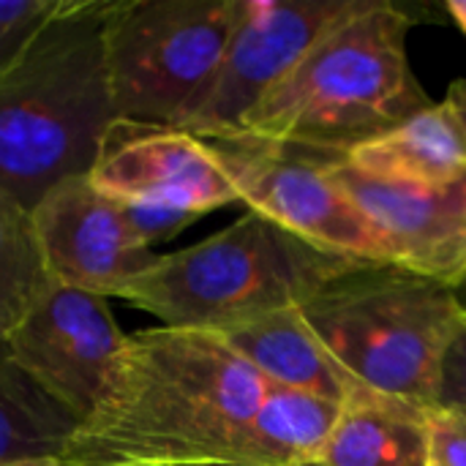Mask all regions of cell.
<instances>
[{
	"label": "cell",
	"instance_id": "obj_9",
	"mask_svg": "<svg viewBox=\"0 0 466 466\" xmlns=\"http://www.w3.org/2000/svg\"><path fill=\"white\" fill-rule=\"evenodd\" d=\"M126 341L106 298L52 281L3 350L35 388L85 423L106 399Z\"/></svg>",
	"mask_w": 466,
	"mask_h": 466
},
{
	"label": "cell",
	"instance_id": "obj_6",
	"mask_svg": "<svg viewBox=\"0 0 466 466\" xmlns=\"http://www.w3.org/2000/svg\"><path fill=\"white\" fill-rule=\"evenodd\" d=\"M240 0H112L104 66L115 117L180 128L210 90Z\"/></svg>",
	"mask_w": 466,
	"mask_h": 466
},
{
	"label": "cell",
	"instance_id": "obj_19",
	"mask_svg": "<svg viewBox=\"0 0 466 466\" xmlns=\"http://www.w3.org/2000/svg\"><path fill=\"white\" fill-rule=\"evenodd\" d=\"M60 5L63 0H0V74Z\"/></svg>",
	"mask_w": 466,
	"mask_h": 466
},
{
	"label": "cell",
	"instance_id": "obj_23",
	"mask_svg": "<svg viewBox=\"0 0 466 466\" xmlns=\"http://www.w3.org/2000/svg\"><path fill=\"white\" fill-rule=\"evenodd\" d=\"M0 466H63L57 456H35V459H16V461H5Z\"/></svg>",
	"mask_w": 466,
	"mask_h": 466
},
{
	"label": "cell",
	"instance_id": "obj_4",
	"mask_svg": "<svg viewBox=\"0 0 466 466\" xmlns=\"http://www.w3.org/2000/svg\"><path fill=\"white\" fill-rule=\"evenodd\" d=\"M374 262L319 248L246 210L197 246L158 257L117 298L161 328L218 333L273 311L300 309L333 279Z\"/></svg>",
	"mask_w": 466,
	"mask_h": 466
},
{
	"label": "cell",
	"instance_id": "obj_13",
	"mask_svg": "<svg viewBox=\"0 0 466 466\" xmlns=\"http://www.w3.org/2000/svg\"><path fill=\"white\" fill-rule=\"evenodd\" d=\"M216 336H221L270 385L300 390L339 407L374 399V393L352 380L325 350V344L303 319L300 309L273 311L259 319L218 330Z\"/></svg>",
	"mask_w": 466,
	"mask_h": 466
},
{
	"label": "cell",
	"instance_id": "obj_14",
	"mask_svg": "<svg viewBox=\"0 0 466 466\" xmlns=\"http://www.w3.org/2000/svg\"><path fill=\"white\" fill-rule=\"evenodd\" d=\"M339 161L377 180L440 186L466 172V139L445 101H434L429 109L358 145Z\"/></svg>",
	"mask_w": 466,
	"mask_h": 466
},
{
	"label": "cell",
	"instance_id": "obj_2",
	"mask_svg": "<svg viewBox=\"0 0 466 466\" xmlns=\"http://www.w3.org/2000/svg\"><path fill=\"white\" fill-rule=\"evenodd\" d=\"M410 25L412 19L393 3L355 0L259 101L238 134L344 158L429 109L434 101L407 52Z\"/></svg>",
	"mask_w": 466,
	"mask_h": 466
},
{
	"label": "cell",
	"instance_id": "obj_15",
	"mask_svg": "<svg viewBox=\"0 0 466 466\" xmlns=\"http://www.w3.org/2000/svg\"><path fill=\"white\" fill-rule=\"evenodd\" d=\"M306 466H431L429 412L385 396L352 401Z\"/></svg>",
	"mask_w": 466,
	"mask_h": 466
},
{
	"label": "cell",
	"instance_id": "obj_7",
	"mask_svg": "<svg viewBox=\"0 0 466 466\" xmlns=\"http://www.w3.org/2000/svg\"><path fill=\"white\" fill-rule=\"evenodd\" d=\"M96 191L117 202L153 248L205 213L240 202L216 150L175 126L115 117L87 172Z\"/></svg>",
	"mask_w": 466,
	"mask_h": 466
},
{
	"label": "cell",
	"instance_id": "obj_16",
	"mask_svg": "<svg viewBox=\"0 0 466 466\" xmlns=\"http://www.w3.org/2000/svg\"><path fill=\"white\" fill-rule=\"evenodd\" d=\"M341 407L300 390L270 385L251 423V466H306L325 448Z\"/></svg>",
	"mask_w": 466,
	"mask_h": 466
},
{
	"label": "cell",
	"instance_id": "obj_8",
	"mask_svg": "<svg viewBox=\"0 0 466 466\" xmlns=\"http://www.w3.org/2000/svg\"><path fill=\"white\" fill-rule=\"evenodd\" d=\"M205 142L216 150L248 210L276 221L319 248L360 262L388 265L363 213L330 177L328 158L270 145L246 134Z\"/></svg>",
	"mask_w": 466,
	"mask_h": 466
},
{
	"label": "cell",
	"instance_id": "obj_21",
	"mask_svg": "<svg viewBox=\"0 0 466 466\" xmlns=\"http://www.w3.org/2000/svg\"><path fill=\"white\" fill-rule=\"evenodd\" d=\"M429 451L431 466H466V420L445 412H429Z\"/></svg>",
	"mask_w": 466,
	"mask_h": 466
},
{
	"label": "cell",
	"instance_id": "obj_5",
	"mask_svg": "<svg viewBox=\"0 0 466 466\" xmlns=\"http://www.w3.org/2000/svg\"><path fill=\"white\" fill-rule=\"evenodd\" d=\"M300 314L366 390L437 410L442 358L466 314L456 289L393 265H363L333 279Z\"/></svg>",
	"mask_w": 466,
	"mask_h": 466
},
{
	"label": "cell",
	"instance_id": "obj_25",
	"mask_svg": "<svg viewBox=\"0 0 466 466\" xmlns=\"http://www.w3.org/2000/svg\"><path fill=\"white\" fill-rule=\"evenodd\" d=\"M456 295H459V300H461V306L466 309V284L461 287V289H456Z\"/></svg>",
	"mask_w": 466,
	"mask_h": 466
},
{
	"label": "cell",
	"instance_id": "obj_12",
	"mask_svg": "<svg viewBox=\"0 0 466 466\" xmlns=\"http://www.w3.org/2000/svg\"><path fill=\"white\" fill-rule=\"evenodd\" d=\"M330 177L371 227L385 262L451 289L466 284V172L440 186L377 180L328 158Z\"/></svg>",
	"mask_w": 466,
	"mask_h": 466
},
{
	"label": "cell",
	"instance_id": "obj_20",
	"mask_svg": "<svg viewBox=\"0 0 466 466\" xmlns=\"http://www.w3.org/2000/svg\"><path fill=\"white\" fill-rule=\"evenodd\" d=\"M437 410L453 412L466 420V314L442 358L440 385H437Z\"/></svg>",
	"mask_w": 466,
	"mask_h": 466
},
{
	"label": "cell",
	"instance_id": "obj_24",
	"mask_svg": "<svg viewBox=\"0 0 466 466\" xmlns=\"http://www.w3.org/2000/svg\"><path fill=\"white\" fill-rule=\"evenodd\" d=\"M448 14L456 19V25L464 30L466 35V0H451V3H448Z\"/></svg>",
	"mask_w": 466,
	"mask_h": 466
},
{
	"label": "cell",
	"instance_id": "obj_17",
	"mask_svg": "<svg viewBox=\"0 0 466 466\" xmlns=\"http://www.w3.org/2000/svg\"><path fill=\"white\" fill-rule=\"evenodd\" d=\"M76 420L35 388L0 344V464L57 456L76 431Z\"/></svg>",
	"mask_w": 466,
	"mask_h": 466
},
{
	"label": "cell",
	"instance_id": "obj_22",
	"mask_svg": "<svg viewBox=\"0 0 466 466\" xmlns=\"http://www.w3.org/2000/svg\"><path fill=\"white\" fill-rule=\"evenodd\" d=\"M445 106L451 109V115L456 117L461 134L466 139V79H456L451 87H448V96H445Z\"/></svg>",
	"mask_w": 466,
	"mask_h": 466
},
{
	"label": "cell",
	"instance_id": "obj_3",
	"mask_svg": "<svg viewBox=\"0 0 466 466\" xmlns=\"http://www.w3.org/2000/svg\"><path fill=\"white\" fill-rule=\"evenodd\" d=\"M112 0H63L0 74V188L27 210L87 175L115 120L104 30Z\"/></svg>",
	"mask_w": 466,
	"mask_h": 466
},
{
	"label": "cell",
	"instance_id": "obj_18",
	"mask_svg": "<svg viewBox=\"0 0 466 466\" xmlns=\"http://www.w3.org/2000/svg\"><path fill=\"white\" fill-rule=\"evenodd\" d=\"M49 284L30 210L0 188V344Z\"/></svg>",
	"mask_w": 466,
	"mask_h": 466
},
{
	"label": "cell",
	"instance_id": "obj_11",
	"mask_svg": "<svg viewBox=\"0 0 466 466\" xmlns=\"http://www.w3.org/2000/svg\"><path fill=\"white\" fill-rule=\"evenodd\" d=\"M30 216L44 268L55 284L117 298L158 259L137 235L123 208L96 191L87 175L52 186Z\"/></svg>",
	"mask_w": 466,
	"mask_h": 466
},
{
	"label": "cell",
	"instance_id": "obj_1",
	"mask_svg": "<svg viewBox=\"0 0 466 466\" xmlns=\"http://www.w3.org/2000/svg\"><path fill=\"white\" fill-rule=\"evenodd\" d=\"M270 382L221 336L150 328L128 336L101 407L66 442L63 466L246 464Z\"/></svg>",
	"mask_w": 466,
	"mask_h": 466
},
{
	"label": "cell",
	"instance_id": "obj_26",
	"mask_svg": "<svg viewBox=\"0 0 466 466\" xmlns=\"http://www.w3.org/2000/svg\"><path fill=\"white\" fill-rule=\"evenodd\" d=\"M191 466H251V464H191Z\"/></svg>",
	"mask_w": 466,
	"mask_h": 466
},
{
	"label": "cell",
	"instance_id": "obj_10",
	"mask_svg": "<svg viewBox=\"0 0 466 466\" xmlns=\"http://www.w3.org/2000/svg\"><path fill=\"white\" fill-rule=\"evenodd\" d=\"M355 0H240L216 79L180 126L199 139L238 134L259 101Z\"/></svg>",
	"mask_w": 466,
	"mask_h": 466
}]
</instances>
